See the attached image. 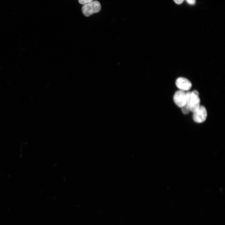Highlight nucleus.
<instances>
[{"instance_id": "obj_1", "label": "nucleus", "mask_w": 225, "mask_h": 225, "mask_svg": "<svg viewBox=\"0 0 225 225\" xmlns=\"http://www.w3.org/2000/svg\"><path fill=\"white\" fill-rule=\"evenodd\" d=\"M186 105L189 111L193 113L200 106L199 93L196 90L186 93Z\"/></svg>"}, {"instance_id": "obj_2", "label": "nucleus", "mask_w": 225, "mask_h": 225, "mask_svg": "<svg viewBox=\"0 0 225 225\" xmlns=\"http://www.w3.org/2000/svg\"><path fill=\"white\" fill-rule=\"evenodd\" d=\"M101 9V5L100 2L95 1L84 4L82 8V10L85 16L88 17L94 13H98Z\"/></svg>"}, {"instance_id": "obj_3", "label": "nucleus", "mask_w": 225, "mask_h": 225, "mask_svg": "<svg viewBox=\"0 0 225 225\" xmlns=\"http://www.w3.org/2000/svg\"><path fill=\"white\" fill-rule=\"evenodd\" d=\"M207 113L205 107L200 106L193 112V119L197 123H202L207 118Z\"/></svg>"}, {"instance_id": "obj_4", "label": "nucleus", "mask_w": 225, "mask_h": 225, "mask_svg": "<svg viewBox=\"0 0 225 225\" xmlns=\"http://www.w3.org/2000/svg\"><path fill=\"white\" fill-rule=\"evenodd\" d=\"M173 99L175 104L181 108L186 104V93L181 90L177 91L175 93Z\"/></svg>"}, {"instance_id": "obj_5", "label": "nucleus", "mask_w": 225, "mask_h": 225, "mask_svg": "<svg viewBox=\"0 0 225 225\" xmlns=\"http://www.w3.org/2000/svg\"><path fill=\"white\" fill-rule=\"evenodd\" d=\"M176 85L180 90L185 91L189 90L192 87V84L188 79L179 77L176 81Z\"/></svg>"}, {"instance_id": "obj_6", "label": "nucleus", "mask_w": 225, "mask_h": 225, "mask_svg": "<svg viewBox=\"0 0 225 225\" xmlns=\"http://www.w3.org/2000/svg\"><path fill=\"white\" fill-rule=\"evenodd\" d=\"M182 111L183 113L185 114H188L190 111L189 109L188 106L186 104L181 108Z\"/></svg>"}, {"instance_id": "obj_7", "label": "nucleus", "mask_w": 225, "mask_h": 225, "mask_svg": "<svg viewBox=\"0 0 225 225\" xmlns=\"http://www.w3.org/2000/svg\"><path fill=\"white\" fill-rule=\"evenodd\" d=\"M93 1L94 0H79V2L80 4L84 5L91 2Z\"/></svg>"}, {"instance_id": "obj_8", "label": "nucleus", "mask_w": 225, "mask_h": 225, "mask_svg": "<svg viewBox=\"0 0 225 225\" xmlns=\"http://www.w3.org/2000/svg\"><path fill=\"white\" fill-rule=\"evenodd\" d=\"M187 2L191 5H194L196 3L195 0H186Z\"/></svg>"}, {"instance_id": "obj_9", "label": "nucleus", "mask_w": 225, "mask_h": 225, "mask_svg": "<svg viewBox=\"0 0 225 225\" xmlns=\"http://www.w3.org/2000/svg\"><path fill=\"white\" fill-rule=\"evenodd\" d=\"M174 2L177 4H182L184 0H174Z\"/></svg>"}]
</instances>
